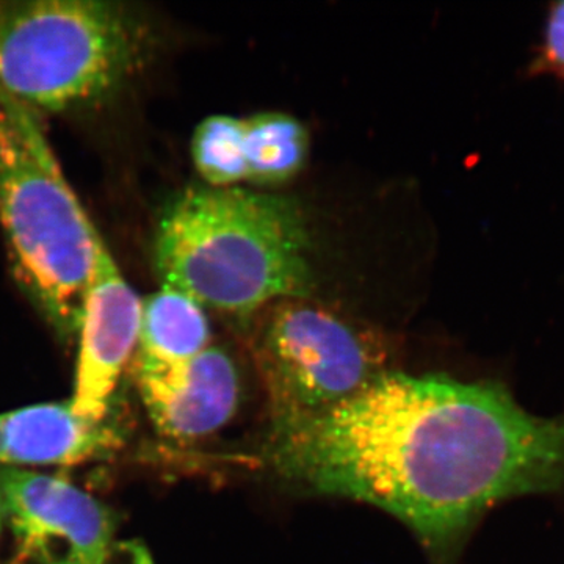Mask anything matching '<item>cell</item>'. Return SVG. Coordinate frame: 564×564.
Segmentation results:
<instances>
[{
	"label": "cell",
	"instance_id": "1",
	"mask_svg": "<svg viewBox=\"0 0 564 564\" xmlns=\"http://www.w3.org/2000/svg\"><path fill=\"white\" fill-rule=\"evenodd\" d=\"M272 459L293 484L395 516L452 564L494 507L564 488V414L530 413L496 381L389 370L274 430Z\"/></svg>",
	"mask_w": 564,
	"mask_h": 564
},
{
	"label": "cell",
	"instance_id": "2",
	"mask_svg": "<svg viewBox=\"0 0 564 564\" xmlns=\"http://www.w3.org/2000/svg\"><path fill=\"white\" fill-rule=\"evenodd\" d=\"M311 239L299 204L239 187H193L163 212L154 240L162 288L204 310L252 317L269 304L307 299Z\"/></svg>",
	"mask_w": 564,
	"mask_h": 564
},
{
	"label": "cell",
	"instance_id": "3",
	"mask_svg": "<svg viewBox=\"0 0 564 564\" xmlns=\"http://www.w3.org/2000/svg\"><path fill=\"white\" fill-rule=\"evenodd\" d=\"M0 226L22 291L58 333L79 334L104 240L66 181L35 111L3 91Z\"/></svg>",
	"mask_w": 564,
	"mask_h": 564
},
{
	"label": "cell",
	"instance_id": "4",
	"mask_svg": "<svg viewBox=\"0 0 564 564\" xmlns=\"http://www.w3.org/2000/svg\"><path fill=\"white\" fill-rule=\"evenodd\" d=\"M151 51L135 11L99 0H0V91L32 111L113 101Z\"/></svg>",
	"mask_w": 564,
	"mask_h": 564
},
{
	"label": "cell",
	"instance_id": "5",
	"mask_svg": "<svg viewBox=\"0 0 564 564\" xmlns=\"http://www.w3.org/2000/svg\"><path fill=\"white\" fill-rule=\"evenodd\" d=\"M307 299L280 300L254 315L251 355L274 430L333 410L391 370L377 334Z\"/></svg>",
	"mask_w": 564,
	"mask_h": 564
},
{
	"label": "cell",
	"instance_id": "6",
	"mask_svg": "<svg viewBox=\"0 0 564 564\" xmlns=\"http://www.w3.org/2000/svg\"><path fill=\"white\" fill-rule=\"evenodd\" d=\"M0 500L22 554L36 564H96L113 541L110 511L62 478L7 467Z\"/></svg>",
	"mask_w": 564,
	"mask_h": 564
},
{
	"label": "cell",
	"instance_id": "7",
	"mask_svg": "<svg viewBox=\"0 0 564 564\" xmlns=\"http://www.w3.org/2000/svg\"><path fill=\"white\" fill-rule=\"evenodd\" d=\"M140 318L141 300L102 242L79 328V358L70 403L80 417L107 421L121 375L135 356Z\"/></svg>",
	"mask_w": 564,
	"mask_h": 564
},
{
	"label": "cell",
	"instance_id": "8",
	"mask_svg": "<svg viewBox=\"0 0 564 564\" xmlns=\"http://www.w3.org/2000/svg\"><path fill=\"white\" fill-rule=\"evenodd\" d=\"M141 400L152 423L172 440L209 436L231 421L240 380L228 352L209 347L176 369H135Z\"/></svg>",
	"mask_w": 564,
	"mask_h": 564
},
{
	"label": "cell",
	"instance_id": "9",
	"mask_svg": "<svg viewBox=\"0 0 564 564\" xmlns=\"http://www.w3.org/2000/svg\"><path fill=\"white\" fill-rule=\"evenodd\" d=\"M113 426L91 422L73 403H41L0 414V464L77 466L117 447Z\"/></svg>",
	"mask_w": 564,
	"mask_h": 564
},
{
	"label": "cell",
	"instance_id": "10",
	"mask_svg": "<svg viewBox=\"0 0 564 564\" xmlns=\"http://www.w3.org/2000/svg\"><path fill=\"white\" fill-rule=\"evenodd\" d=\"M204 307L184 293L162 288L141 302L139 344L133 364L139 370L176 369L210 347Z\"/></svg>",
	"mask_w": 564,
	"mask_h": 564
},
{
	"label": "cell",
	"instance_id": "11",
	"mask_svg": "<svg viewBox=\"0 0 564 564\" xmlns=\"http://www.w3.org/2000/svg\"><path fill=\"white\" fill-rule=\"evenodd\" d=\"M245 174L250 184L276 185L296 176L310 154L302 122L280 111L242 118Z\"/></svg>",
	"mask_w": 564,
	"mask_h": 564
},
{
	"label": "cell",
	"instance_id": "12",
	"mask_svg": "<svg viewBox=\"0 0 564 564\" xmlns=\"http://www.w3.org/2000/svg\"><path fill=\"white\" fill-rule=\"evenodd\" d=\"M192 159L210 187H237L247 180L242 154V118L212 115L192 139Z\"/></svg>",
	"mask_w": 564,
	"mask_h": 564
},
{
	"label": "cell",
	"instance_id": "13",
	"mask_svg": "<svg viewBox=\"0 0 564 564\" xmlns=\"http://www.w3.org/2000/svg\"><path fill=\"white\" fill-rule=\"evenodd\" d=\"M536 69L564 77V2L556 3L549 13Z\"/></svg>",
	"mask_w": 564,
	"mask_h": 564
},
{
	"label": "cell",
	"instance_id": "14",
	"mask_svg": "<svg viewBox=\"0 0 564 564\" xmlns=\"http://www.w3.org/2000/svg\"><path fill=\"white\" fill-rule=\"evenodd\" d=\"M96 564H154L147 545L140 541H111Z\"/></svg>",
	"mask_w": 564,
	"mask_h": 564
},
{
	"label": "cell",
	"instance_id": "15",
	"mask_svg": "<svg viewBox=\"0 0 564 564\" xmlns=\"http://www.w3.org/2000/svg\"><path fill=\"white\" fill-rule=\"evenodd\" d=\"M2 513H3V507H2V500H0V529H2Z\"/></svg>",
	"mask_w": 564,
	"mask_h": 564
}]
</instances>
